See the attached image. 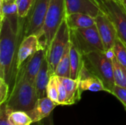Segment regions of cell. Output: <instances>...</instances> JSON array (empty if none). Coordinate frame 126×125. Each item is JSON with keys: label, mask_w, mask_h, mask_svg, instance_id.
<instances>
[{"label": "cell", "mask_w": 126, "mask_h": 125, "mask_svg": "<svg viewBox=\"0 0 126 125\" xmlns=\"http://www.w3.org/2000/svg\"><path fill=\"white\" fill-rule=\"evenodd\" d=\"M54 74L50 71L47 57L34 81L35 88L38 99L47 97V87L51 76Z\"/></svg>", "instance_id": "obj_16"}, {"label": "cell", "mask_w": 126, "mask_h": 125, "mask_svg": "<svg viewBox=\"0 0 126 125\" xmlns=\"http://www.w3.org/2000/svg\"><path fill=\"white\" fill-rule=\"evenodd\" d=\"M19 32H16L6 18L1 20L0 29V78L9 85L13 77V61Z\"/></svg>", "instance_id": "obj_2"}, {"label": "cell", "mask_w": 126, "mask_h": 125, "mask_svg": "<svg viewBox=\"0 0 126 125\" xmlns=\"http://www.w3.org/2000/svg\"><path fill=\"white\" fill-rule=\"evenodd\" d=\"M101 11L113 22L119 38L126 45V11L119 0H95Z\"/></svg>", "instance_id": "obj_7"}, {"label": "cell", "mask_w": 126, "mask_h": 125, "mask_svg": "<svg viewBox=\"0 0 126 125\" xmlns=\"http://www.w3.org/2000/svg\"><path fill=\"white\" fill-rule=\"evenodd\" d=\"M69 57H70V77L77 79L83 65V57L77 46L70 41L69 43Z\"/></svg>", "instance_id": "obj_19"}, {"label": "cell", "mask_w": 126, "mask_h": 125, "mask_svg": "<svg viewBox=\"0 0 126 125\" xmlns=\"http://www.w3.org/2000/svg\"><path fill=\"white\" fill-rule=\"evenodd\" d=\"M47 57V49L42 48L38 50L24 64L26 74L28 79L34 83L36 75L41 69Z\"/></svg>", "instance_id": "obj_15"}, {"label": "cell", "mask_w": 126, "mask_h": 125, "mask_svg": "<svg viewBox=\"0 0 126 125\" xmlns=\"http://www.w3.org/2000/svg\"><path fill=\"white\" fill-rule=\"evenodd\" d=\"M77 79H78L79 81V91L81 94L86 91L92 92H107V89L103 81L86 66L84 62Z\"/></svg>", "instance_id": "obj_11"}, {"label": "cell", "mask_w": 126, "mask_h": 125, "mask_svg": "<svg viewBox=\"0 0 126 125\" xmlns=\"http://www.w3.org/2000/svg\"><path fill=\"white\" fill-rule=\"evenodd\" d=\"M112 64L115 85L126 88V68L115 57L113 53Z\"/></svg>", "instance_id": "obj_20"}, {"label": "cell", "mask_w": 126, "mask_h": 125, "mask_svg": "<svg viewBox=\"0 0 126 125\" xmlns=\"http://www.w3.org/2000/svg\"><path fill=\"white\" fill-rule=\"evenodd\" d=\"M55 74L62 77H70V57H69V45L62 55L55 71Z\"/></svg>", "instance_id": "obj_21"}, {"label": "cell", "mask_w": 126, "mask_h": 125, "mask_svg": "<svg viewBox=\"0 0 126 125\" xmlns=\"http://www.w3.org/2000/svg\"><path fill=\"white\" fill-rule=\"evenodd\" d=\"M47 97L58 105V92L57 84V75L52 74L47 87Z\"/></svg>", "instance_id": "obj_24"}, {"label": "cell", "mask_w": 126, "mask_h": 125, "mask_svg": "<svg viewBox=\"0 0 126 125\" xmlns=\"http://www.w3.org/2000/svg\"><path fill=\"white\" fill-rule=\"evenodd\" d=\"M66 14L80 13L96 18L102 11L95 0H65Z\"/></svg>", "instance_id": "obj_12"}, {"label": "cell", "mask_w": 126, "mask_h": 125, "mask_svg": "<svg viewBox=\"0 0 126 125\" xmlns=\"http://www.w3.org/2000/svg\"><path fill=\"white\" fill-rule=\"evenodd\" d=\"M66 15L65 0H50L44 25L39 35L42 45L47 49Z\"/></svg>", "instance_id": "obj_4"}, {"label": "cell", "mask_w": 126, "mask_h": 125, "mask_svg": "<svg viewBox=\"0 0 126 125\" xmlns=\"http://www.w3.org/2000/svg\"><path fill=\"white\" fill-rule=\"evenodd\" d=\"M34 0H16V4L18 7V13L21 19L26 18L33 4Z\"/></svg>", "instance_id": "obj_25"}, {"label": "cell", "mask_w": 126, "mask_h": 125, "mask_svg": "<svg viewBox=\"0 0 126 125\" xmlns=\"http://www.w3.org/2000/svg\"><path fill=\"white\" fill-rule=\"evenodd\" d=\"M65 20L70 29L86 28L95 25V18L80 13L66 14Z\"/></svg>", "instance_id": "obj_17"}, {"label": "cell", "mask_w": 126, "mask_h": 125, "mask_svg": "<svg viewBox=\"0 0 126 125\" xmlns=\"http://www.w3.org/2000/svg\"><path fill=\"white\" fill-rule=\"evenodd\" d=\"M8 119L12 125H31L33 123L32 119L25 111H12Z\"/></svg>", "instance_id": "obj_22"}, {"label": "cell", "mask_w": 126, "mask_h": 125, "mask_svg": "<svg viewBox=\"0 0 126 125\" xmlns=\"http://www.w3.org/2000/svg\"><path fill=\"white\" fill-rule=\"evenodd\" d=\"M70 41L83 55L94 51L105 50L96 25L77 29H70Z\"/></svg>", "instance_id": "obj_5"}, {"label": "cell", "mask_w": 126, "mask_h": 125, "mask_svg": "<svg viewBox=\"0 0 126 125\" xmlns=\"http://www.w3.org/2000/svg\"><path fill=\"white\" fill-rule=\"evenodd\" d=\"M42 48L45 47L41 43L38 35L32 34L28 36H24V39L19 44L17 51L16 60V71L18 70L23 66V64L38 50Z\"/></svg>", "instance_id": "obj_10"}, {"label": "cell", "mask_w": 126, "mask_h": 125, "mask_svg": "<svg viewBox=\"0 0 126 125\" xmlns=\"http://www.w3.org/2000/svg\"><path fill=\"white\" fill-rule=\"evenodd\" d=\"M10 94V85L6 81L0 78V105L5 103Z\"/></svg>", "instance_id": "obj_27"}, {"label": "cell", "mask_w": 126, "mask_h": 125, "mask_svg": "<svg viewBox=\"0 0 126 125\" xmlns=\"http://www.w3.org/2000/svg\"><path fill=\"white\" fill-rule=\"evenodd\" d=\"M57 84H58V105H66L67 93L64 85L60 80L58 76H57Z\"/></svg>", "instance_id": "obj_26"}, {"label": "cell", "mask_w": 126, "mask_h": 125, "mask_svg": "<svg viewBox=\"0 0 126 125\" xmlns=\"http://www.w3.org/2000/svg\"><path fill=\"white\" fill-rule=\"evenodd\" d=\"M112 56V51H94L83 55L86 66L103 81L107 92L110 94L112 93L115 86Z\"/></svg>", "instance_id": "obj_3"}, {"label": "cell", "mask_w": 126, "mask_h": 125, "mask_svg": "<svg viewBox=\"0 0 126 125\" xmlns=\"http://www.w3.org/2000/svg\"><path fill=\"white\" fill-rule=\"evenodd\" d=\"M38 99L34 83L28 79L22 66L16 71L12 89L5 103L13 111L27 112L33 108Z\"/></svg>", "instance_id": "obj_1"}, {"label": "cell", "mask_w": 126, "mask_h": 125, "mask_svg": "<svg viewBox=\"0 0 126 125\" xmlns=\"http://www.w3.org/2000/svg\"><path fill=\"white\" fill-rule=\"evenodd\" d=\"M50 0H34L32 8L28 15L24 36H28L32 34L40 35L45 16L48 10Z\"/></svg>", "instance_id": "obj_8"}, {"label": "cell", "mask_w": 126, "mask_h": 125, "mask_svg": "<svg viewBox=\"0 0 126 125\" xmlns=\"http://www.w3.org/2000/svg\"><path fill=\"white\" fill-rule=\"evenodd\" d=\"M70 43V29L65 20H63L49 47L47 49V60L52 74Z\"/></svg>", "instance_id": "obj_6"}, {"label": "cell", "mask_w": 126, "mask_h": 125, "mask_svg": "<svg viewBox=\"0 0 126 125\" xmlns=\"http://www.w3.org/2000/svg\"><path fill=\"white\" fill-rule=\"evenodd\" d=\"M1 20L6 18L10 21L13 30L19 32L21 29L20 18L18 13L16 0H0Z\"/></svg>", "instance_id": "obj_14"}, {"label": "cell", "mask_w": 126, "mask_h": 125, "mask_svg": "<svg viewBox=\"0 0 126 125\" xmlns=\"http://www.w3.org/2000/svg\"><path fill=\"white\" fill-rule=\"evenodd\" d=\"M112 95H114L115 97H117L126 109V88H122L117 85H115L113 91L111 93Z\"/></svg>", "instance_id": "obj_29"}, {"label": "cell", "mask_w": 126, "mask_h": 125, "mask_svg": "<svg viewBox=\"0 0 126 125\" xmlns=\"http://www.w3.org/2000/svg\"><path fill=\"white\" fill-rule=\"evenodd\" d=\"M13 111L6 103L0 105V125H12L9 122V115Z\"/></svg>", "instance_id": "obj_28"}, {"label": "cell", "mask_w": 126, "mask_h": 125, "mask_svg": "<svg viewBox=\"0 0 126 125\" xmlns=\"http://www.w3.org/2000/svg\"><path fill=\"white\" fill-rule=\"evenodd\" d=\"M58 105L56 102L45 97L38 99L33 108L27 113L32 119L33 123H38L47 118Z\"/></svg>", "instance_id": "obj_13"}, {"label": "cell", "mask_w": 126, "mask_h": 125, "mask_svg": "<svg viewBox=\"0 0 126 125\" xmlns=\"http://www.w3.org/2000/svg\"><path fill=\"white\" fill-rule=\"evenodd\" d=\"M120 2L121 3V4L123 5V7H124V9L126 11V0H119Z\"/></svg>", "instance_id": "obj_30"}, {"label": "cell", "mask_w": 126, "mask_h": 125, "mask_svg": "<svg viewBox=\"0 0 126 125\" xmlns=\"http://www.w3.org/2000/svg\"><path fill=\"white\" fill-rule=\"evenodd\" d=\"M95 25L103 41L105 50L111 52L117 36V29L111 19L103 12L95 18Z\"/></svg>", "instance_id": "obj_9"}, {"label": "cell", "mask_w": 126, "mask_h": 125, "mask_svg": "<svg viewBox=\"0 0 126 125\" xmlns=\"http://www.w3.org/2000/svg\"><path fill=\"white\" fill-rule=\"evenodd\" d=\"M112 52L117 60L126 68V45L118 37L116 39Z\"/></svg>", "instance_id": "obj_23"}, {"label": "cell", "mask_w": 126, "mask_h": 125, "mask_svg": "<svg viewBox=\"0 0 126 125\" xmlns=\"http://www.w3.org/2000/svg\"><path fill=\"white\" fill-rule=\"evenodd\" d=\"M60 80L64 85L67 93V105H72L78 102L81 97V94L79 91L78 79H72L71 77H59Z\"/></svg>", "instance_id": "obj_18"}]
</instances>
